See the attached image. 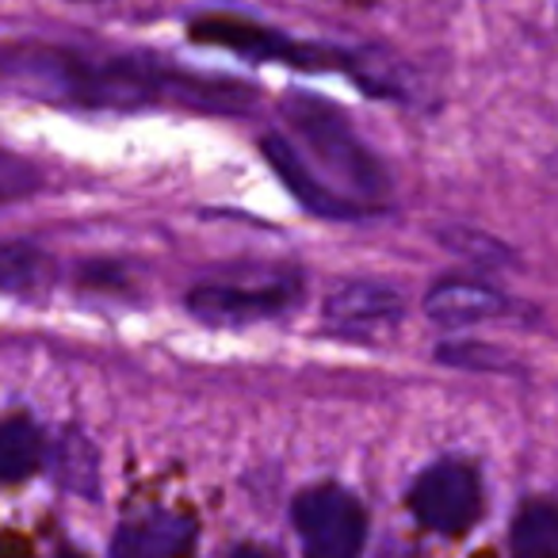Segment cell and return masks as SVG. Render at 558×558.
Instances as JSON below:
<instances>
[{"instance_id": "1", "label": "cell", "mask_w": 558, "mask_h": 558, "mask_svg": "<svg viewBox=\"0 0 558 558\" xmlns=\"http://www.w3.org/2000/svg\"><path fill=\"white\" fill-rule=\"evenodd\" d=\"M12 77H24L27 93L50 96L81 108H203V111H241L253 96L233 81H210L195 73L172 70L154 58H88L73 50H39L12 58Z\"/></svg>"}, {"instance_id": "2", "label": "cell", "mask_w": 558, "mask_h": 558, "mask_svg": "<svg viewBox=\"0 0 558 558\" xmlns=\"http://www.w3.org/2000/svg\"><path fill=\"white\" fill-rule=\"evenodd\" d=\"M283 111H288L299 138L311 146V154L318 157L344 187L367 195V199L387 192V172H383V165L375 161L372 149L356 138L349 119H344L333 104L318 100V96L295 93L283 100Z\"/></svg>"}, {"instance_id": "3", "label": "cell", "mask_w": 558, "mask_h": 558, "mask_svg": "<svg viewBox=\"0 0 558 558\" xmlns=\"http://www.w3.org/2000/svg\"><path fill=\"white\" fill-rule=\"evenodd\" d=\"M303 299V279L295 271L276 276H248V279H210L187 291V311L203 326L215 329H245L260 322L283 318Z\"/></svg>"}, {"instance_id": "4", "label": "cell", "mask_w": 558, "mask_h": 558, "mask_svg": "<svg viewBox=\"0 0 558 558\" xmlns=\"http://www.w3.org/2000/svg\"><path fill=\"white\" fill-rule=\"evenodd\" d=\"M295 532L306 558H360L367 539V512L344 486H311L295 497Z\"/></svg>"}, {"instance_id": "5", "label": "cell", "mask_w": 558, "mask_h": 558, "mask_svg": "<svg viewBox=\"0 0 558 558\" xmlns=\"http://www.w3.org/2000/svg\"><path fill=\"white\" fill-rule=\"evenodd\" d=\"M410 509L421 527L440 535H463L482 517V482L459 459L425 466L410 489Z\"/></svg>"}, {"instance_id": "6", "label": "cell", "mask_w": 558, "mask_h": 558, "mask_svg": "<svg viewBox=\"0 0 558 558\" xmlns=\"http://www.w3.org/2000/svg\"><path fill=\"white\" fill-rule=\"evenodd\" d=\"M192 35L199 43H215V47L241 50V54L260 58V62H295V65H311V70L341 62V54H333V50L311 47V43L303 47V43H291L288 35L268 32V27L248 24V20L207 16V20H195Z\"/></svg>"}, {"instance_id": "7", "label": "cell", "mask_w": 558, "mask_h": 558, "mask_svg": "<svg viewBox=\"0 0 558 558\" xmlns=\"http://www.w3.org/2000/svg\"><path fill=\"white\" fill-rule=\"evenodd\" d=\"M398 318H402V295L395 288H387V283H375V279L341 283L326 299V311H322L326 329H333L341 337H379L387 329H395Z\"/></svg>"}, {"instance_id": "8", "label": "cell", "mask_w": 558, "mask_h": 558, "mask_svg": "<svg viewBox=\"0 0 558 558\" xmlns=\"http://www.w3.org/2000/svg\"><path fill=\"white\" fill-rule=\"evenodd\" d=\"M512 311V299L501 295L497 288L482 283V279L466 276H444L436 279L425 295V314L444 329H471L497 322Z\"/></svg>"}, {"instance_id": "9", "label": "cell", "mask_w": 558, "mask_h": 558, "mask_svg": "<svg viewBox=\"0 0 558 558\" xmlns=\"http://www.w3.org/2000/svg\"><path fill=\"white\" fill-rule=\"evenodd\" d=\"M260 149H264V157H268L271 169L279 172L283 187H288L311 215H322V218H356L360 215V203L349 199L344 192H337V187H329L326 180H318V172L306 165V157L299 154L283 134L260 138Z\"/></svg>"}, {"instance_id": "10", "label": "cell", "mask_w": 558, "mask_h": 558, "mask_svg": "<svg viewBox=\"0 0 558 558\" xmlns=\"http://www.w3.org/2000/svg\"><path fill=\"white\" fill-rule=\"evenodd\" d=\"M192 543V520L180 512H146L116 532L111 558H177Z\"/></svg>"}, {"instance_id": "11", "label": "cell", "mask_w": 558, "mask_h": 558, "mask_svg": "<svg viewBox=\"0 0 558 558\" xmlns=\"http://www.w3.org/2000/svg\"><path fill=\"white\" fill-rule=\"evenodd\" d=\"M512 550L517 558H558V505L535 501L520 509L512 524Z\"/></svg>"}, {"instance_id": "12", "label": "cell", "mask_w": 558, "mask_h": 558, "mask_svg": "<svg viewBox=\"0 0 558 558\" xmlns=\"http://www.w3.org/2000/svg\"><path fill=\"white\" fill-rule=\"evenodd\" d=\"M43 463V433L32 417H9L0 433V474L4 482H20Z\"/></svg>"}, {"instance_id": "13", "label": "cell", "mask_w": 558, "mask_h": 558, "mask_svg": "<svg viewBox=\"0 0 558 558\" xmlns=\"http://www.w3.org/2000/svg\"><path fill=\"white\" fill-rule=\"evenodd\" d=\"M230 558H271L268 550H260V547H238Z\"/></svg>"}, {"instance_id": "14", "label": "cell", "mask_w": 558, "mask_h": 558, "mask_svg": "<svg viewBox=\"0 0 558 558\" xmlns=\"http://www.w3.org/2000/svg\"><path fill=\"white\" fill-rule=\"evenodd\" d=\"M77 4H100V0H77Z\"/></svg>"}, {"instance_id": "15", "label": "cell", "mask_w": 558, "mask_h": 558, "mask_svg": "<svg viewBox=\"0 0 558 558\" xmlns=\"http://www.w3.org/2000/svg\"><path fill=\"white\" fill-rule=\"evenodd\" d=\"M62 558H81V555H62Z\"/></svg>"}]
</instances>
